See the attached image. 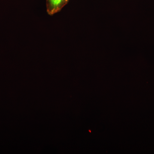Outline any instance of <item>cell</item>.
<instances>
[{
  "instance_id": "1",
  "label": "cell",
  "mask_w": 154,
  "mask_h": 154,
  "mask_svg": "<svg viewBox=\"0 0 154 154\" xmlns=\"http://www.w3.org/2000/svg\"><path fill=\"white\" fill-rule=\"evenodd\" d=\"M69 0H46L48 13L50 15L56 14L68 3Z\"/></svg>"
}]
</instances>
